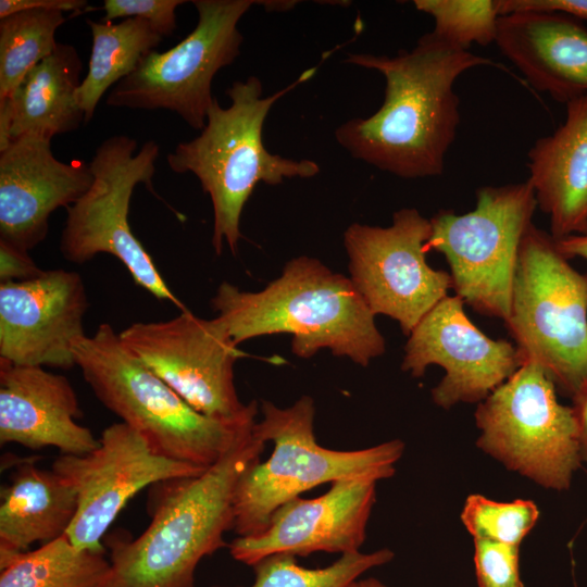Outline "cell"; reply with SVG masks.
<instances>
[{
	"mask_svg": "<svg viewBox=\"0 0 587 587\" xmlns=\"http://www.w3.org/2000/svg\"><path fill=\"white\" fill-rule=\"evenodd\" d=\"M346 63L385 77L382 107L338 126L335 138L353 158L401 178L438 176L460 123L455 80L490 59L458 48L433 30L395 55L353 53Z\"/></svg>",
	"mask_w": 587,
	"mask_h": 587,
	"instance_id": "obj_1",
	"label": "cell"
},
{
	"mask_svg": "<svg viewBox=\"0 0 587 587\" xmlns=\"http://www.w3.org/2000/svg\"><path fill=\"white\" fill-rule=\"evenodd\" d=\"M264 448L252 430L202 474L157 484L142 534L105 540L110 570L99 587H195L199 562L226 547L238 482Z\"/></svg>",
	"mask_w": 587,
	"mask_h": 587,
	"instance_id": "obj_2",
	"label": "cell"
},
{
	"mask_svg": "<svg viewBox=\"0 0 587 587\" xmlns=\"http://www.w3.org/2000/svg\"><path fill=\"white\" fill-rule=\"evenodd\" d=\"M217 327L235 345L264 335L290 334L291 350L311 358L328 348L366 366L385 352L375 315L350 277L321 261L298 257L260 291H243L223 282L211 300Z\"/></svg>",
	"mask_w": 587,
	"mask_h": 587,
	"instance_id": "obj_3",
	"label": "cell"
},
{
	"mask_svg": "<svg viewBox=\"0 0 587 587\" xmlns=\"http://www.w3.org/2000/svg\"><path fill=\"white\" fill-rule=\"evenodd\" d=\"M312 67L270 97H262L257 76L236 80L226 90L230 99L222 108L216 98L200 135L179 142L166 155L168 167L178 174L192 173L211 199L212 246L216 254L224 242L235 252L241 237L240 217L255 186L280 184L285 178H310L320 172L311 160H292L271 153L263 145L262 129L272 105L296 86L310 79Z\"/></svg>",
	"mask_w": 587,
	"mask_h": 587,
	"instance_id": "obj_4",
	"label": "cell"
},
{
	"mask_svg": "<svg viewBox=\"0 0 587 587\" xmlns=\"http://www.w3.org/2000/svg\"><path fill=\"white\" fill-rule=\"evenodd\" d=\"M73 355L98 400L160 455L208 469L253 430L258 412L222 420L196 411L125 347L109 323L75 340Z\"/></svg>",
	"mask_w": 587,
	"mask_h": 587,
	"instance_id": "obj_5",
	"label": "cell"
},
{
	"mask_svg": "<svg viewBox=\"0 0 587 587\" xmlns=\"http://www.w3.org/2000/svg\"><path fill=\"white\" fill-rule=\"evenodd\" d=\"M254 435L274 445L271 457L239 479L234 498L233 529L240 537L261 532L276 509L323 484L352 478H390L404 451L399 439L360 450H333L317 444L314 401L302 396L279 408L262 401Z\"/></svg>",
	"mask_w": 587,
	"mask_h": 587,
	"instance_id": "obj_6",
	"label": "cell"
},
{
	"mask_svg": "<svg viewBox=\"0 0 587 587\" xmlns=\"http://www.w3.org/2000/svg\"><path fill=\"white\" fill-rule=\"evenodd\" d=\"M505 325L524 362L571 397L587 380V274L532 224L520 247Z\"/></svg>",
	"mask_w": 587,
	"mask_h": 587,
	"instance_id": "obj_7",
	"label": "cell"
},
{
	"mask_svg": "<svg viewBox=\"0 0 587 587\" xmlns=\"http://www.w3.org/2000/svg\"><path fill=\"white\" fill-rule=\"evenodd\" d=\"M536 208L527 182L485 186L474 210H442L429 220L426 251L445 255L452 289L476 312L508 320L521 242Z\"/></svg>",
	"mask_w": 587,
	"mask_h": 587,
	"instance_id": "obj_8",
	"label": "cell"
},
{
	"mask_svg": "<svg viewBox=\"0 0 587 587\" xmlns=\"http://www.w3.org/2000/svg\"><path fill=\"white\" fill-rule=\"evenodd\" d=\"M476 445L507 469L553 490H565L582 459L572 407L536 363L524 362L478 403Z\"/></svg>",
	"mask_w": 587,
	"mask_h": 587,
	"instance_id": "obj_9",
	"label": "cell"
},
{
	"mask_svg": "<svg viewBox=\"0 0 587 587\" xmlns=\"http://www.w3.org/2000/svg\"><path fill=\"white\" fill-rule=\"evenodd\" d=\"M159 150L154 140H148L137 151V140L127 135H113L98 146L89 162L91 186L66 208L60 250L65 260L77 264L98 253L112 254L135 284L158 300L173 302L185 311L128 223L136 186L143 183L152 190Z\"/></svg>",
	"mask_w": 587,
	"mask_h": 587,
	"instance_id": "obj_10",
	"label": "cell"
},
{
	"mask_svg": "<svg viewBox=\"0 0 587 587\" xmlns=\"http://www.w3.org/2000/svg\"><path fill=\"white\" fill-rule=\"evenodd\" d=\"M196 27L173 48L151 51L118 82L105 103L135 110H168L191 128L202 130L214 101L215 74L240 54L238 23L259 1L193 0Z\"/></svg>",
	"mask_w": 587,
	"mask_h": 587,
	"instance_id": "obj_11",
	"label": "cell"
},
{
	"mask_svg": "<svg viewBox=\"0 0 587 587\" xmlns=\"http://www.w3.org/2000/svg\"><path fill=\"white\" fill-rule=\"evenodd\" d=\"M430 233L414 208L395 212L388 227L352 223L344 233L351 282L371 312L397 321L405 336L452 289L450 274L426 261Z\"/></svg>",
	"mask_w": 587,
	"mask_h": 587,
	"instance_id": "obj_12",
	"label": "cell"
},
{
	"mask_svg": "<svg viewBox=\"0 0 587 587\" xmlns=\"http://www.w3.org/2000/svg\"><path fill=\"white\" fill-rule=\"evenodd\" d=\"M118 336L125 347L196 411L236 420L258 412L240 401L234 365L240 351L213 319L188 310L160 322H136Z\"/></svg>",
	"mask_w": 587,
	"mask_h": 587,
	"instance_id": "obj_13",
	"label": "cell"
},
{
	"mask_svg": "<svg viewBox=\"0 0 587 587\" xmlns=\"http://www.w3.org/2000/svg\"><path fill=\"white\" fill-rule=\"evenodd\" d=\"M52 470L77 494V512L65 535L79 549L105 552L101 545L104 533L137 492L166 480L198 476L207 469L155 453L137 430L120 422L102 432L93 451L61 454Z\"/></svg>",
	"mask_w": 587,
	"mask_h": 587,
	"instance_id": "obj_14",
	"label": "cell"
},
{
	"mask_svg": "<svg viewBox=\"0 0 587 587\" xmlns=\"http://www.w3.org/2000/svg\"><path fill=\"white\" fill-rule=\"evenodd\" d=\"M408 337L401 369L421 377L429 365L441 366L432 399L444 409L479 403L524 363L516 346L488 337L469 319L457 295L441 299Z\"/></svg>",
	"mask_w": 587,
	"mask_h": 587,
	"instance_id": "obj_15",
	"label": "cell"
},
{
	"mask_svg": "<svg viewBox=\"0 0 587 587\" xmlns=\"http://www.w3.org/2000/svg\"><path fill=\"white\" fill-rule=\"evenodd\" d=\"M87 294L80 275L49 270L0 283V359L17 365L76 366L75 340L85 336Z\"/></svg>",
	"mask_w": 587,
	"mask_h": 587,
	"instance_id": "obj_16",
	"label": "cell"
},
{
	"mask_svg": "<svg viewBox=\"0 0 587 587\" xmlns=\"http://www.w3.org/2000/svg\"><path fill=\"white\" fill-rule=\"evenodd\" d=\"M376 484L371 478L337 480L320 497H296L282 504L259 533L236 538L230 555L252 566L274 553L307 557L324 551H360L376 501Z\"/></svg>",
	"mask_w": 587,
	"mask_h": 587,
	"instance_id": "obj_17",
	"label": "cell"
},
{
	"mask_svg": "<svg viewBox=\"0 0 587 587\" xmlns=\"http://www.w3.org/2000/svg\"><path fill=\"white\" fill-rule=\"evenodd\" d=\"M89 163L54 158L51 140L21 137L0 151V241L29 251L47 236L49 217L91 186Z\"/></svg>",
	"mask_w": 587,
	"mask_h": 587,
	"instance_id": "obj_18",
	"label": "cell"
},
{
	"mask_svg": "<svg viewBox=\"0 0 587 587\" xmlns=\"http://www.w3.org/2000/svg\"><path fill=\"white\" fill-rule=\"evenodd\" d=\"M82 416L70 380L43 366L17 365L0 359V441L37 450L54 447L62 454L83 455L99 446Z\"/></svg>",
	"mask_w": 587,
	"mask_h": 587,
	"instance_id": "obj_19",
	"label": "cell"
},
{
	"mask_svg": "<svg viewBox=\"0 0 587 587\" xmlns=\"http://www.w3.org/2000/svg\"><path fill=\"white\" fill-rule=\"evenodd\" d=\"M495 42L536 90L565 104L587 95V27L579 18L560 11L508 13L498 20Z\"/></svg>",
	"mask_w": 587,
	"mask_h": 587,
	"instance_id": "obj_20",
	"label": "cell"
},
{
	"mask_svg": "<svg viewBox=\"0 0 587 587\" xmlns=\"http://www.w3.org/2000/svg\"><path fill=\"white\" fill-rule=\"evenodd\" d=\"M565 105V121L535 142L527 164V183L555 240L587 234V95Z\"/></svg>",
	"mask_w": 587,
	"mask_h": 587,
	"instance_id": "obj_21",
	"label": "cell"
},
{
	"mask_svg": "<svg viewBox=\"0 0 587 587\" xmlns=\"http://www.w3.org/2000/svg\"><path fill=\"white\" fill-rule=\"evenodd\" d=\"M10 483L1 487L0 570L33 544L66 534L77 512L73 485L32 458L15 459Z\"/></svg>",
	"mask_w": 587,
	"mask_h": 587,
	"instance_id": "obj_22",
	"label": "cell"
},
{
	"mask_svg": "<svg viewBox=\"0 0 587 587\" xmlns=\"http://www.w3.org/2000/svg\"><path fill=\"white\" fill-rule=\"evenodd\" d=\"M83 64L75 47L58 43L20 83L0 99L11 120V141L21 137L51 140L85 124L76 93Z\"/></svg>",
	"mask_w": 587,
	"mask_h": 587,
	"instance_id": "obj_23",
	"label": "cell"
},
{
	"mask_svg": "<svg viewBox=\"0 0 587 587\" xmlns=\"http://www.w3.org/2000/svg\"><path fill=\"white\" fill-rule=\"evenodd\" d=\"M92 37L88 72L82 80L76 100L89 123L96 108L110 87L135 71L143 57L162 42L163 36L140 17L121 22L86 20Z\"/></svg>",
	"mask_w": 587,
	"mask_h": 587,
	"instance_id": "obj_24",
	"label": "cell"
},
{
	"mask_svg": "<svg viewBox=\"0 0 587 587\" xmlns=\"http://www.w3.org/2000/svg\"><path fill=\"white\" fill-rule=\"evenodd\" d=\"M109 570L104 552L79 549L63 535L0 570V587H99Z\"/></svg>",
	"mask_w": 587,
	"mask_h": 587,
	"instance_id": "obj_25",
	"label": "cell"
},
{
	"mask_svg": "<svg viewBox=\"0 0 587 587\" xmlns=\"http://www.w3.org/2000/svg\"><path fill=\"white\" fill-rule=\"evenodd\" d=\"M66 21L59 10L34 9L0 18V99L20 83L58 43L57 29Z\"/></svg>",
	"mask_w": 587,
	"mask_h": 587,
	"instance_id": "obj_26",
	"label": "cell"
},
{
	"mask_svg": "<svg viewBox=\"0 0 587 587\" xmlns=\"http://www.w3.org/2000/svg\"><path fill=\"white\" fill-rule=\"evenodd\" d=\"M394 557L387 548L369 553L357 551L341 554L328 566L307 569L292 554L274 553L252 565L254 582L250 587H348L363 573L389 563Z\"/></svg>",
	"mask_w": 587,
	"mask_h": 587,
	"instance_id": "obj_27",
	"label": "cell"
},
{
	"mask_svg": "<svg viewBox=\"0 0 587 587\" xmlns=\"http://www.w3.org/2000/svg\"><path fill=\"white\" fill-rule=\"evenodd\" d=\"M414 7L434 20L433 32L449 43L469 50L473 43L495 42L499 0H414Z\"/></svg>",
	"mask_w": 587,
	"mask_h": 587,
	"instance_id": "obj_28",
	"label": "cell"
},
{
	"mask_svg": "<svg viewBox=\"0 0 587 587\" xmlns=\"http://www.w3.org/2000/svg\"><path fill=\"white\" fill-rule=\"evenodd\" d=\"M539 510L534 501L498 502L480 495L466 498L461 520L474 539L520 546L535 526Z\"/></svg>",
	"mask_w": 587,
	"mask_h": 587,
	"instance_id": "obj_29",
	"label": "cell"
},
{
	"mask_svg": "<svg viewBox=\"0 0 587 587\" xmlns=\"http://www.w3.org/2000/svg\"><path fill=\"white\" fill-rule=\"evenodd\" d=\"M520 546L474 539L478 587H524L519 569Z\"/></svg>",
	"mask_w": 587,
	"mask_h": 587,
	"instance_id": "obj_30",
	"label": "cell"
},
{
	"mask_svg": "<svg viewBox=\"0 0 587 587\" xmlns=\"http://www.w3.org/2000/svg\"><path fill=\"white\" fill-rule=\"evenodd\" d=\"M186 3L185 0H104V17L112 22L118 17H140L148 21L163 37L170 36L176 28L175 10Z\"/></svg>",
	"mask_w": 587,
	"mask_h": 587,
	"instance_id": "obj_31",
	"label": "cell"
},
{
	"mask_svg": "<svg viewBox=\"0 0 587 587\" xmlns=\"http://www.w3.org/2000/svg\"><path fill=\"white\" fill-rule=\"evenodd\" d=\"M42 272L28 251L0 241V283L32 279Z\"/></svg>",
	"mask_w": 587,
	"mask_h": 587,
	"instance_id": "obj_32",
	"label": "cell"
},
{
	"mask_svg": "<svg viewBox=\"0 0 587 587\" xmlns=\"http://www.w3.org/2000/svg\"><path fill=\"white\" fill-rule=\"evenodd\" d=\"M501 15L525 10L560 11L587 18V0H499Z\"/></svg>",
	"mask_w": 587,
	"mask_h": 587,
	"instance_id": "obj_33",
	"label": "cell"
},
{
	"mask_svg": "<svg viewBox=\"0 0 587 587\" xmlns=\"http://www.w3.org/2000/svg\"><path fill=\"white\" fill-rule=\"evenodd\" d=\"M88 7L86 0H1L0 18L34 9L80 13Z\"/></svg>",
	"mask_w": 587,
	"mask_h": 587,
	"instance_id": "obj_34",
	"label": "cell"
},
{
	"mask_svg": "<svg viewBox=\"0 0 587 587\" xmlns=\"http://www.w3.org/2000/svg\"><path fill=\"white\" fill-rule=\"evenodd\" d=\"M572 410L576 420L582 462L587 464V380L572 396Z\"/></svg>",
	"mask_w": 587,
	"mask_h": 587,
	"instance_id": "obj_35",
	"label": "cell"
},
{
	"mask_svg": "<svg viewBox=\"0 0 587 587\" xmlns=\"http://www.w3.org/2000/svg\"><path fill=\"white\" fill-rule=\"evenodd\" d=\"M555 243L560 252L569 260L572 258H580L587 261V234L572 235L558 239L555 240Z\"/></svg>",
	"mask_w": 587,
	"mask_h": 587,
	"instance_id": "obj_36",
	"label": "cell"
},
{
	"mask_svg": "<svg viewBox=\"0 0 587 587\" xmlns=\"http://www.w3.org/2000/svg\"><path fill=\"white\" fill-rule=\"evenodd\" d=\"M348 587H389L383 582H380L377 578L369 577V578H359L351 583Z\"/></svg>",
	"mask_w": 587,
	"mask_h": 587,
	"instance_id": "obj_37",
	"label": "cell"
}]
</instances>
